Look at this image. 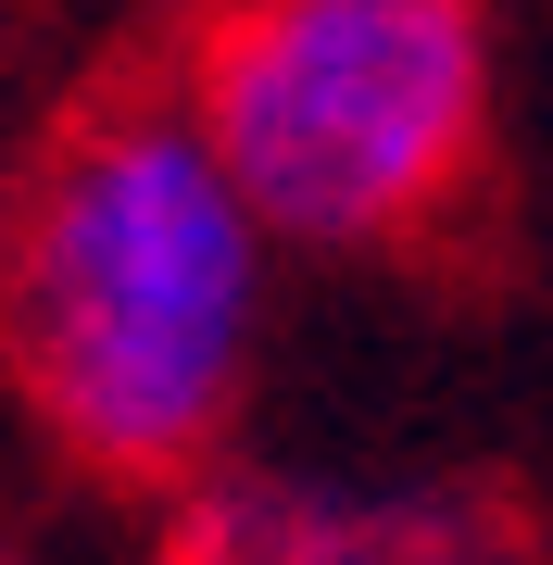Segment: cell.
<instances>
[{
	"instance_id": "obj_2",
	"label": "cell",
	"mask_w": 553,
	"mask_h": 565,
	"mask_svg": "<svg viewBox=\"0 0 553 565\" xmlns=\"http://www.w3.org/2000/svg\"><path fill=\"white\" fill-rule=\"evenodd\" d=\"M164 88L265 252H390L491 163V25L466 0H252Z\"/></svg>"
},
{
	"instance_id": "obj_3",
	"label": "cell",
	"mask_w": 553,
	"mask_h": 565,
	"mask_svg": "<svg viewBox=\"0 0 553 565\" xmlns=\"http://www.w3.org/2000/svg\"><path fill=\"white\" fill-rule=\"evenodd\" d=\"M164 565H529V515L478 478L202 465L164 515Z\"/></svg>"
},
{
	"instance_id": "obj_1",
	"label": "cell",
	"mask_w": 553,
	"mask_h": 565,
	"mask_svg": "<svg viewBox=\"0 0 553 565\" xmlns=\"http://www.w3.org/2000/svg\"><path fill=\"white\" fill-rule=\"evenodd\" d=\"M265 340V239L177 88H102L0 214V364L88 478L189 490L226 465Z\"/></svg>"
}]
</instances>
